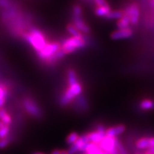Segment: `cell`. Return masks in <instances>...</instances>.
Returning a JSON list of instances; mask_svg holds the SVG:
<instances>
[{
	"label": "cell",
	"mask_w": 154,
	"mask_h": 154,
	"mask_svg": "<svg viewBox=\"0 0 154 154\" xmlns=\"http://www.w3.org/2000/svg\"><path fill=\"white\" fill-rule=\"evenodd\" d=\"M127 16L130 18L131 23L133 24H136L138 23L139 19V9L136 4L131 5L124 12Z\"/></svg>",
	"instance_id": "obj_9"
},
{
	"label": "cell",
	"mask_w": 154,
	"mask_h": 154,
	"mask_svg": "<svg viewBox=\"0 0 154 154\" xmlns=\"http://www.w3.org/2000/svg\"><path fill=\"white\" fill-rule=\"evenodd\" d=\"M144 154H152V153H150V152H145Z\"/></svg>",
	"instance_id": "obj_37"
},
{
	"label": "cell",
	"mask_w": 154,
	"mask_h": 154,
	"mask_svg": "<svg viewBox=\"0 0 154 154\" xmlns=\"http://www.w3.org/2000/svg\"><path fill=\"white\" fill-rule=\"evenodd\" d=\"M109 154H118V152H117V151H116V152H112V153H109Z\"/></svg>",
	"instance_id": "obj_34"
},
{
	"label": "cell",
	"mask_w": 154,
	"mask_h": 154,
	"mask_svg": "<svg viewBox=\"0 0 154 154\" xmlns=\"http://www.w3.org/2000/svg\"><path fill=\"white\" fill-rule=\"evenodd\" d=\"M10 132V128L9 125H6L3 124V125L0 128V139H4L6 138Z\"/></svg>",
	"instance_id": "obj_23"
},
{
	"label": "cell",
	"mask_w": 154,
	"mask_h": 154,
	"mask_svg": "<svg viewBox=\"0 0 154 154\" xmlns=\"http://www.w3.org/2000/svg\"><path fill=\"white\" fill-rule=\"evenodd\" d=\"M133 34L132 30L129 28L126 29H119L117 31H115L111 34V38L114 40H119V39H123V38H127L131 37Z\"/></svg>",
	"instance_id": "obj_10"
},
{
	"label": "cell",
	"mask_w": 154,
	"mask_h": 154,
	"mask_svg": "<svg viewBox=\"0 0 154 154\" xmlns=\"http://www.w3.org/2000/svg\"><path fill=\"white\" fill-rule=\"evenodd\" d=\"M117 143L118 141L116 138L108 137V136L106 135V137L103 138V140L101 141V143L99 144V146L103 152L109 154L117 151V149H116Z\"/></svg>",
	"instance_id": "obj_6"
},
{
	"label": "cell",
	"mask_w": 154,
	"mask_h": 154,
	"mask_svg": "<svg viewBox=\"0 0 154 154\" xmlns=\"http://www.w3.org/2000/svg\"><path fill=\"white\" fill-rule=\"evenodd\" d=\"M100 151H101V148H100L99 145L90 142L88 146H87V149H86L85 152L87 154H97V152H99Z\"/></svg>",
	"instance_id": "obj_18"
},
{
	"label": "cell",
	"mask_w": 154,
	"mask_h": 154,
	"mask_svg": "<svg viewBox=\"0 0 154 154\" xmlns=\"http://www.w3.org/2000/svg\"><path fill=\"white\" fill-rule=\"evenodd\" d=\"M33 154H44V153H42V152H34Z\"/></svg>",
	"instance_id": "obj_35"
},
{
	"label": "cell",
	"mask_w": 154,
	"mask_h": 154,
	"mask_svg": "<svg viewBox=\"0 0 154 154\" xmlns=\"http://www.w3.org/2000/svg\"><path fill=\"white\" fill-rule=\"evenodd\" d=\"M95 3L96 5H97V7H99V6H104L107 5V2L103 1V0H97V1H95Z\"/></svg>",
	"instance_id": "obj_28"
},
{
	"label": "cell",
	"mask_w": 154,
	"mask_h": 154,
	"mask_svg": "<svg viewBox=\"0 0 154 154\" xmlns=\"http://www.w3.org/2000/svg\"><path fill=\"white\" fill-rule=\"evenodd\" d=\"M82 93V87L79 83H76L73 85H70L65 93L61 97V105L65 106L70 103L75 97L79 96Z\"/></svg>",
	"instance_id": "obj_3"
},
{
	"label": "cell",
	"mask_w": 154,
	"mask_h": 154,
	"mask_svg": "<svg viewBox=\"0 0 154 154\" xmlns=\"http://www.w3.org/2000/svg\"><path fill=\"white\" fill-rule=\"evenodd\" d=\"M83 154H87V153H86V152H84V153H83Z\"/></svg>",
	"instance_id": "obj_39"
},
{
	"label": "cell",
	"mask_w": 154,
	"mask_h": 154,
	"mask_svg": "<svg viewBox=\"0 0 154 154\" xmlns=\"http://www.w3.org/2000/svg\"><path fill=\"white\" fill-rule=\"evenodd\" d=\"M74 26L78 29L79 32L84 33H88L90 32V28L82 20L81 17H73Z\"/></svg>",
	"instance_id": "obj_11"
},
{
	"label": "cell",
	"mask_w": 154,
	"mask_h": 154,
	"mask_svg": "<svg viewBox=\"0 0 154 154\" xmlns=\"http://www.w3.org/2000/svg\"><path fill=\"white\" fill-rule=\"evenodd\" d=\"M149 148L154 147V138H149Z\"/></svg>",
	"instance_id": "obj_29"
},
{
	"label": "cell",
	"mask_w": 154,
	"mask_h": 154,
	"mask_svg": "<svg viewBox=\"0 0 154 154\" xmlns=\"http://www.w3.org/2000/svg\"><path fill=\"white\" fill-rule=\"evenodd\" d=\"M125 131V127L124 125H118L116 127H112L106 131V135L108 137L116 138V136L120 135L124 133Z\"/></svg>",
	"instance_id": "obj_12"
},
{
	"label": "cell",
	"mask_w": 154,
	"mask_h": 154,
	"mask_svg": "<svg viewBox=\"0 0 154 154\" xmlns=\"http://www.w3.org/2000/svg\"><path fill=\"white\" fill-rule=\"evenodd\" d=\"M67 30L70 34L72 35V37H78L80 36L81 34L79 33V32L78 31V29L75 28L74 25H72V24H69V26L67 27Z\"/></svg>",
	"instance_id": "obj_24"
},
{
	"label": "cell",
	"mask_w": 154,
	"mask_h": 154,
	"mask_svg": "<svg viewBox=\"0 0 154 154\" xmlns=\"http://www.w3.org/2000/svg\"><path fill=\"white\" fill-rule=\"evenodd\" d=\"M106 130H105V128L102 126H99L96 131L91 132L87 134L90 142L99 145L101 141L103 140V138L106 137Z\"/></svg>",
	"instance_id": "obj_7"
},
{
	"label": "cell",
	"mask_w": 154,
	"mask_h": 154,
	"mask_svg": "<svg viewBox=\"0 0 154 154\" xmlns=\"http://www.w3.org/2000/svg\"><path fill=\"white\" fill-rule=\"evenodd\" d=\"M124 13L122 12L121 10H114V11H110V13L106 16V18L113 20V19H120L124 16Z\"/></svg>",
	"instance_id": "obj_20"
},
{
	"label": "cell",
	"mask_w": 154,
	"mask_h": 154,
	"mask_svg": "<svg viewBox=\"0 0 154 154\" xmlns=\"http://www.w3.org/2000/svg\"><path fill=\"white\" fill-rule=\"evenodd\" d=\"M97 154H108V153H106V152H103V151H102V150H101V151H100L99 152H97Z\"/></svg>",
	"instance_id": "obj_32"
},
{
	"label": "cell",
	"mask_w": 154,
	"mask_h": 154,
	"mask_svg": "<svg viewBox=\"0 0 154 154\" xmlns=\"http://www.w3.org/2000/svg\"><path fill=\"white\" fill-rule=\"evenodd\" d=\"M61 154H68V152H67V151L63 150V151H61Z\"/></svg>",
	"instance_id": "obj_31"
},
{
	"label": "cell",
	"mask_w": 154,
	"mask_h": 154,
	"mask_svg": "<svg viewBox=\"0 0 154 154\" xmlns=\"http://www.w3.org/2000/svg\"><path fill=\"white\" fill-rule=\"evenodd\" d=\"M25 38L37 52L42 51L47 44L43 35L36 29H34L29 34L26 35Z\"/></svg>",
	"instance_id": "obj_1"
},
{
	"label": "cell",
	"mask_w": 154,
	"mask_h": 154,
	"mask_svg": "<svg viewBox=\"0 0 154 154\" xmlns=\"http://www.w3.org/2000/svg\"><path fill=\"white\" fill-rule=\"evenodd\" d=\"M116 149H117L118 154H128V152H127V150L124 149V147L120 144V142H118L117 146H116Z\"/></svg>",
	"instance_id": "obj_26"
},
{
	"label": "cell",
	"mask_w": 154,
	"mask_h": 154,
	"mask_svg": "<svg viewBox=\"0 0 154 154\" xmlns=\"http://www.w3.org/2000/svg\"><path fill=\"white\" fill-rule=\"evenodd\" d=\"M85 46V40L82 35L78 37H72L65 39L61 46V51L65 54H70L78 49L83 48Z\"/></svg>",
	"instance_id": "obj_2"
},
{
	"label": "cell",
	"mask_w": 154,
	"mask_h": 154,
	"mask_svg": "<svg viewBox=\"0 0 154 154\" xmlns=\"http://www.w3.org/2000/svg\"><path fill=\"white\" fill-rule=\"evenodd\" d=\"M82 9L80 6H75L73 8V17H81Z\"/></svg>",
	"instance_id": "obj_25"
},
{
	"label": "cell",
	"mask_w": 154,
	"mask_h": 154,
	"mask_svg": "<svg viewBox=\"0 0 154 154\" xmlns=\"http://www.w3.org/2000/svg\"><path fill=\"white\" fill-rule=\"evenodd\" d=\"M136 147L138 149H148L149 148V138H141L136 142Z\"/></svg>",
	"instance_id": "obj_16"
},
{
	"label": "cell",
	"mask_w": 154,
	"mask_h": 154,
	"mask_svg": "<svg viewBox=\"0 0 154 154\" xmlns=\"http://www.w3.org/2000/svg\"><path fill=\"white\" fill-rule=\"evenodd\" d=\"M150 4L152 5V7H154V1H151V2H150Z\"/></svg>",
	"instance_id": "obj_33"
},
{
	"label": "cell",
	"mask_w": 154,
	"mask_h": 154,
	"mask_svg": "<svg viewBox=\"0 0 154 154\" xmlns=\"http://www.w3.org/2000/svg\"><path fill=\"white\" fill-rule=\"evenodd\" d=\"M51 154H61V152H60L59 150H54Z\"/></svg>",
	"instance_id": "obj_30"
},
{
	"label": "cell",
	"mask_w": 154,
	"mask_h": 154,
	"mask_svg": "<svg viewBox=\"0 0 154 154\" xmlns=\"http://www.w3.org/2000/svg\"><path fill=\"white\" fill-rule=\"evenodd\" d=\"M90 141L87 138V135L79 136V139L75 144L72 145L67 151L68 154H75L78 152H86L87 146L89 145Z\"/></svg>",
	"instance_id": "obj_5"
},
{
	"label": "cell",
	"mask_w": 154,
	"mask_h": 154,
	"mask_svg": "<svg viewBox=\"0 0 154 154\" xmlns=\"http://www.w3.org/2000/svg\"><path fill=\"white\" fill-rule=\"evenodd\" d=\"M2 125H3V124H2V122L0 121V128H1V127H2Z\"/></svg>",
	"instance_id": "obj_36"
},
{
	"label": "cell",
	"mask_w": 154,
	"mask_h": 154,
	"mask_svg": "<svg viewBox=\"0 0 154 154\" xmlns=\"http://www.w3.org/2000/svg\"><path fill=\"white\" fill-rule=\"evenodd\" d=\"M8 138H4V139H0V149H4L5 147L8 146L9 144V139Z\"/></svg>",
	"instance_id": "obj_27"
},
{
	"label": "cell",
	"mask_w": 154,
	"mask_h": 154,
	"mask_svg": "<svg viewBox=\"0 0 154 154\" xmlns=\"http://www.w3.org/2000/svg\"><path fill=\"white\" fill-rule=\"evenodd\" d=\"M110 11L111 10H110L109 6L107 4L106 6L97 7V9L95 10V14L96 15L99 17H106L109 14Z\"/></svg>",
	"instance_id": "obj_15"
},
{
	"label": "cell",
	"mask_w": 154,
	"mask_h": 154,
	"mask_svg": "<svg viewBox=\"0 0 154 154\" xmlns=\"http://www.w3.org/2000/svg\"><path fill=\"white\" fill-rule=\"evenodd\" d=\"M79 134L75 133V132H72L71 134H69L67 137V139H66V142H67L68 144L69 145H73L75 144V142H77V140L79 139Z\"/></svg>",
	"instance_id": "obj_22"
},
{
	"label": "cell",
	"mask_w": 154,
	"mask_h": 154,
	"mask_svg": "<svg viewBox=\"0 0 154 154\" xmlns=\"http://www.w3.org/2000/svg\"><path fill=\"white\" fill-rule=\"evenodd\" d=\"M140 108L143 110H151L154 109V101L150 99H145L140 103Z\"/></svg>",
	"instance_id": "obj_19"
},
{
	"label": "cell",
	"mask_w": 154,
	"mask_h": 154,
	"mask_svg": "<svg viewBox=\"0 0 154 154\" xmlns=\"http://www.w3.org/2000/svg\"><path fill=\"white\" fill-rule=\"evenodd\" d=\"M23 105H24V107L26 111L32 116L38 117L40 116V109L34 101L28 98V99L24 100Z\"/></svg>",
	"instance_id": "obj_8"
},
{
	"label": "cell",
	"mask_w": 154,
	"mask_h": 154,
	"mask_svg": "<svg viewBox=\"0 0 154 154\" xmlns=\"http://www.w3.org/2000/svg\"><path fill=\"white\" fill-rule=\"evenodd\" d=\"M68 81H69V85H73L75 83H78L77 81V77L76 74L73 70H69L68 72Z\"/></svg>",
	"instance_id": "obj_21"
},
{
	"label": "cell",
	"mask_w": 154,
	"mask_h": 154,
	"mask_svg": "<svg viewBox=\"0 0 154 154\" xmlns=\"http://www.w3.org/2000/svg\"><path fill=\"white\" fill-rule=\"evenodd\" d=\"M130 23V18L124 14V16L122 17L121 18H120V20H119V21L117 22V26L118 28H119V29H128V26H129Z\"/></svg>",
	"instance_id": "obj_13"
},
{
	"label": "cell",
	"mask_w": 154,
	"mask_h": 154,
	"mask_svg": "<svg viewBox=\"0 0 154 154\" xmlns=\"http://www.w3.org/2000/svg\"><path fill=\"white\" fill-rule=\"evenodd\" d=\"M0 121L6 125H9L12 122V119L10 117V116L6 112V110L2 109H0Z\"/></svg>",
	"instance_id": "obj_14"
},
{
	"label": "cell",
	"mask_w": 154,
	"mask_h": 154,
	"mask_svg": "<svg viewBox=\"0 0 154 154\" xmlns=\"http://www.w3.org/2000/svg\"><path fill=\"white\" fill-rule=\"evenodd\" d=\"M7 94H8V91L6 87L0 84V109L3 106L6 102Z\"/></svg>",
	"instance_id": "obj_17"
},
{
	"label": "cell",
	"mask_w": 154,
	"mask_h": 154,
	"mask_svg": "<svg viewBox=\"0 0 154 154\" xmlns=\"http://www.w3.org/2000/svg\"><path fill=\"white\" fill-rule=\"evenodd\" d=\"M135 154H142V153H141V152H136Z\"/></svg>",
	"instance_id": "obj_38"
},
{
	"label": "cell",
	"mask_w": 154,
	"mask_h": 154,
	"mask_svg": "<svg viewBox=\"0 0 154 154\" xmlns=\"http://www.w3.org/2000/svg\"><path fill=\"white\" fill-rule=\"evenodd\" d=\"M61 46L57 43H47L46 47L42 50L41 51L38 52V57L41 59H44L47 60L51 59L53 57L55 54L61 50Z\"/></svg>",
	"instance_id": "obj_4"
}]
</instances>
